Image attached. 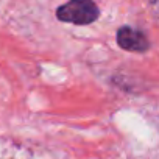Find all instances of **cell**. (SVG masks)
<instances>
[{"instance_id": "7a4b0ae2", "label": "cell", "mask_w": 159, "mask_h": 159, "mask_svg": "<svg viewBox=\"0 0 159 159\" xmlns=\"http://www.w3.org/2000/svg\"><path fill=\"white\" fill-rule=\"evenodd\" d=\"M117 45L126 52H133V53H143L150 48V41L147 38V34L140 30H136L133 27H122L117 30Z\"/></svg>"}, {"instance_id": "6da1fadb", "label": "cell", "mask_w": 159, "mask_h": 159, "mask_svg": "<svg viewBox=\"0 0 159 159\" xmlns=\"http://www.w3.org/2000/svg\"><path fill=\"white\" fill-rule=\"evenodd\" d=\"M56 17L66 24L91 25L100 17V10L94 0H69L58 7Z\"/></svg>"}]
</instances>
